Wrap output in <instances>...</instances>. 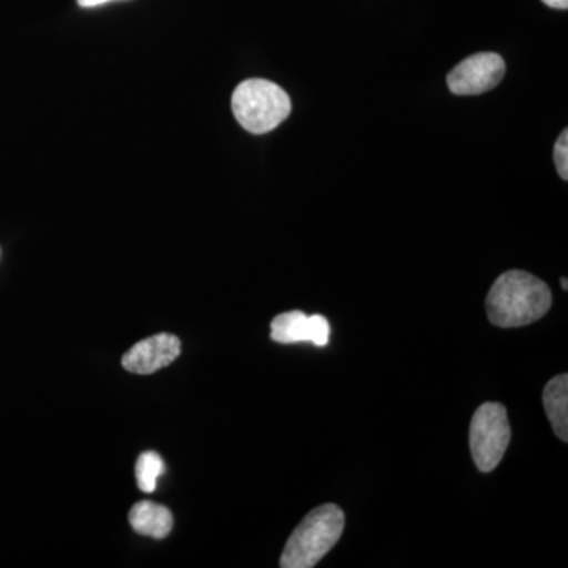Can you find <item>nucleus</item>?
Segmentation results:
<instances>
[{"mask_svg": "<svg viewBox=\"0 0 568 568\" xmlns=\"http://www.w3.org/2000/svg\"><path fill=\"white\" fill-rule=\"evenodd\" d=\"M114 2V0H78L81 7L84 9H92V7L103 6V3Z\"/></svg>", "mask_w": 568, "mask_h": 568, "instance_id": "f8f14e48", "label": "nucleus"}, {"mask_svg": "<svg viewBox=\"0 0 568 568\" xmlns=\"http://www.w3.org/2000/svg\"><path fill=\"white\" fill-rule=\"evenodd\" d=\"M560 286H562L564 291H568L567 278H560Z\"/></svg>", "mask_w": 568, "mask_h": 568, "instance_id": "4468645a", "label": "nucleus"}, {"mask_svg": "<svg viewBox=\"0 0 568 568\" xmlns=\"http://www.w3.org/2000/svg\"><path fill=\"white\" fill-rule=\"evenodd\" d=\"M555 162L558 166V173L564 181L568 179V132L564 130L560 133L558 142L555 145Z\"/></svg>", "mask_w": 568, "mask_h": 568, "instance_id": "9b49d317", "label": "nucleus"}, {"mask_svg": "<svg viewBox=\"0 0 568 568\" xmlns=\"http://www.w3.org/2000/svg\"><path fill=\"white\" fill-rule=\"evenodd\" d=\"M181 339L173 334H159L142 339L123 355L122 365L133 375H152L166 368L181 355Z\"/></svg>", "mask_w": 568, "mask_h": 568, "instance_id": "423d86ee", "label": "nucleus"}, {"mask_svg": "<svg viewBox=\"0 0 568 568\" xmlns=\"http://www.w3.org/2000/svg\"><path fill=\"white\" fill-rule=\"evenodd\" d=\"M541 2L547 3L551 9L558 10H567L568 9V0H541Z\"/></svg>", "mask_w": 568, "mask_h": 568, "instance_id": "ddd939ff", "label": "nucleus"}, {"mask_svg": "<svg viewBox=\"0 0 568 568\" xmlns=\"http://www.w3.org/2000/svg\"><path fill=\"white\" fill-rule=\"evenodd\" d=\"M544 407L560 440H568V376L558 375L545 386Z\"/></svg>", "mask_w": 568, "mask_h": 568, "instance_id": "1a4fd4ad", "label": "nucleus"}, {"mask_svg": "<svg viewBox=\"0 0 568 568\" xmlns=\"http://www.w3.org/2000/svg\"><path fill=\"white\" fill-rule=\"evenodd\" d=\"M164 470L166 467L156 452H144L136 463V480L141 491H155L156 481L163 476Z\"/></svg>", "mask_w": 568, "mask_h": 568, "instance_id": "9d476101", "label": "nucleus"}, {"mask_svg": "<svg viewBox=\"0 0 568 568\" xmlns=\"http://www.w3.org/2000/svg\"><path fill=\"white\" fill-rule=\"evenodd\" d=\"M345 529V514L335 504L310 511L295 528L283 549L280 567L312 568L338 544Z\"/></svg>", "mask_w": 568, "mask_h": 568, "instance_id": "f03ea898", "label": "nucleus"}, {"mask_svg": "<svg viewBox=\"0 0 568 568\" xmlns=\"http://www.w3.org/2000/svg\"><path fill=\"white\" fill-rule=\"evenodd\" d=\"M293 110L290 95L275 82L246 80L233 93V112L237 122L253 134L275 130Z\"/></svg>", "mask_w": 568, "mask_h": 568, "instance_id": "7ed1b4c3", "label": "nucleus"}, {"mask_svg": "<svg viewBox=\"0 0 568 568\" xmlns=\"http://www.w3.org/2000/svg\"><path fill=\"white\" fill-rule=\"evenodd\" d=\"M129 521L134 532L153 538L170 536L174 525L171 511L151 500L134 504L129 514Z\"/></svg>", "mask_w": 568, "mask_h": 568, "instance_id": "6e6552de", "label": "nucleus"}, {"mask_svg": "<svg viewBox=\"0 0 568 568\" xmlns=\"http://www.w3.org/2000/svg\"><path fill=\"white\" fill-rule=\"evenodd\" d=\"M551 304L547 283L525 271H508L489 290L487 315L496 327H523L547 315Z\"/></svg>", "mask_w": 568, "mask_h": 568, "instance_id": "f257e3e1", "label": "nucleus"}, {"mask_svg": "<svg viewBox=\"0 0 568 568\" xmlns=\"http://www.w3.org/2000/svg\"><path fill=\"white\" fill-rule=\"evenodd\" d=\"M506 74V62L496 52H477L448 73L447 85L455 95H478L495 89Z\"/></svg>", "mask_w": 568, "mask_h": 568, "instance_id": "39448f33", "label": "nucleus"}, {"mask_svg": "<svg viewBox=\"0 0 568 568\" xmlns=\"http://www.w3.org/2000/svg\"><path fill=\"white\" fill-rule=\"evenodd\" d=\"M271 338L280 345L313 343L317 347H324L331 339V324L324 316H306L304 312L294 310L272 321Z\"/></svg>", "mask_w": 568, "mask_h": 568, "instance_id": "0eeeda50", "label": "nucleus"}, {"mask_svg": "<svg viewBox=\"0 0 568 568\" xmlns=\"http://www.w3.org/2000/svg\"><path fill=\"white\" fill-rule=\"evenodd\" d=\"M511 439L506 406L485 403L474 414L469 429L470 455L480 473H491L503 462Z\"/></svg>", "mask_w": 568, "mask_h": 568, "instance_id": "20e7f679", "label": "nucleus"}]
</instances>
